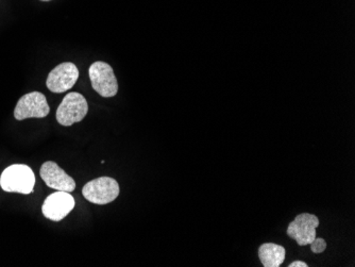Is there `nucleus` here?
Listing matches in <instances>:
<instances>
[{"label":"nucleus","mask_w":355,"mask_h":267,"mask_svg":"<svg viewBox=\"0 0 355 267\" xmlns=\"http://www.w3.org/2000/svg\"><path fill=\"white\" fill-rule=\"evenodd\" d=\"M35 185V173L28 165H11L0 176V187L5 192L29 195L33 192Z\"/></svg>","instance_id":"obj_1"},{"label":"nucleus","mask_w":355,"mask_h":267,"mask_svg":"<svg viewBox=\"0 0 355 267\" xmlns=\"http://www.w3.org/2000/svg\"><path fill=\"white\" fill-rule=\"evenodd\" d=\"M119 182L110 177L94 179L83 187V195L94 205H107L119 196Z\"/></svg>","instance_id":"obj_2"},{"label":"nucleus","mask_w":355,"mask_h":267,"mask_svg":"<svg viewBox=\"0 0 355 267\" xmlns=\"http://www.w3.org/2000/svg\"><path fill=\"white\" fill-rule=\"evenodd\" d=\"M89 112L87 99L79 93H69L64 97L57 110V121L64 127H69L83 121Z\"/></svg>","instance_id":"obj_3"},{"label":"nucleus","mask_w":355,"mask_h":267,"mask_svg":"<svg viewBox=\"0 0 355 267\" xmlns=\"http://www.w3.org/2000/svg\"><path fill=\"white\" fill-rule=\"evenodd\" d=\"M89 79L92 87L105 98L114 97L119 92V83L111 65L105 62H95L89 67Z\"/></svg>","instance_id":"obj_4"},{"label":"nucleus","mask_w":355,"mask_h":267,"mask_svg":"<svg viewBox=\"0 0 355 267\" xmlns=\"http://www.w3.org/2000/svg\"><path fill=\"white\" fill-rule=\"evenodd\" d=\"M51 112L44 94L40 92H32L26 94L17 101L14 109V117L17 121H25L27 119H44Z\"/></svg>","instance_id":"obj_5"},{"label":"nucleus","mask_w":355,"mask_h":267,"mask_svg":"<svg viewBox=\"0 0 355 267\" xmlns=\"http://www.w3.org/2000/svg\"><path fill=\"white\" fill-rule=\"evenodd\" d=\"M319 226V219L316 215L302 213L289 224L287 235L294 239L300 246L310 245L316 239V229Z\"/></svg>","instance_id":"obj_6"},{"label":"nucleus","mask_w":355,"mask_h":267,"mask_svg":"<svg viewBox=\"0 0 355 267\" xmlns=\"http://www.w3.org/2000/svg\"><path fill=\"white\" fill-rule=\"evenodd\" d=\"M79 69L71 62H65L55 67L48 75L46 85L48 89L55 94L69 91L77 83Z\"/></svg>","instance_id":"obj_7"},{"label":"nucleus","mask_w":355,"mask_h":267,"mask_svg":"<svg viewBox=\"0 0 355 267\" xmlns=\"http://www.w3.org/2000/svg\"><path fill=\"white\" fill-rule=\"evenodd\" d=\"M75 208V199L69 192H58L49 195L44 201L42 212L53 222H61Z\"/></svg>","instance_id":"obj_8"},{"label":"nucleus","mask_w":355,"mask_h":267,"mask_svg":"<svg viewBox=\"0 0 355 267\" xmlns=\"http://www.w3.org/2000/svg\"><path fill=\"white\" fill-rule=\"evenodd\" d=\"M40 176L48 187L62 192H73L76 182L59 165L53 161L43 163L40 169Z\"/></svg>","instance_id":"obj_9"},{"label":"nucleus","mask_w":355,"mask_h":267,"mask_svg":"<svg viewBox=\"0 0 355 267\" xmlns=\"http://www.w3.org/2000/svg\"><path fill=\"white\" fill-rule=\"evenodd\" d=\"M286 250L281 245L265 243L259 248V258L264 267H279L283 264Z\"/></svg>","instance_id":"obj_10"},{"label":"nucleus","mask_w":355,"mask_h":267,"mask_svg":"<svg viewBox=\"0 0 355 267\" xmlns=\"http://www.w3.org/2000/svg\"><path fill=\"white\" fill-rule=\"evenodd\" d=\"M310 245L311 250H312L314 254H321V252H324L327 248L326 241L321 238L315 239Z\"/></svg>","instance_id":"obj_11"},{"label":"nucleus","mask_w":355,"mask_h":267,"mask_svg":"<svg viewBox=\"0 0 355 267\" xmlns=\"http://www.w3.org/2000/svg\"><path fill=\"white\" fill-rule=\"evenodd\" d=\"M289 267H308L309 265L302 261H295V262L291 263L288 265Z\"/></svg>","instance_id":"obj_12"},{"label":"nucleus","mask_w":355,"mask_h":267,"mask_svg":"<svg viewBox=\"0 0 355 267\" xmlns=\"http://www.w3.org/2000/svg\"><path fill=\"white\" fill-rule=\"evenodd\" d=\"M42 1H51V0H42Z\"/></svg>","instance_id":"obj_13"}]
</instances>
